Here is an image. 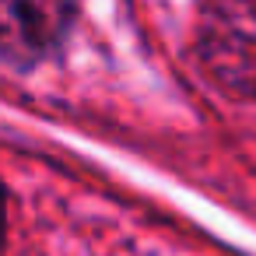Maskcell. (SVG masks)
I'll use <instances>...</instances> for the list:
<instances>
[{
    "label": "cell",
    "mask_w": 256,
    "mask_h": 256,
    "mask_svg": "<svg viewBox=\"0 0 256 256\" xmlns=\"http://www.w3.org/2000/svg\"><path fill=\"white\" fill-rule=\"evenodd\" d=\"M196 56L221 92L256 102V0H207L196 25Z\"/></svg>",
    "instance_id": "1"
},
{
    "label": "cell",
    "mask_w": 256,
    "mask_h": 256,
    "mask_svg": "<svg viewBox=\"0 0 256 256\" xmlns=\"http://www.w3.org/2000/svg\"><path fill=\"white\" fill-rule=\"evenodd\" d=\"M74 0H0V60L36 64L67 32Z\"/></svg>",
    "instance_id": "2"
},
{
    "label": "cell",
    "mask_w": 256,
    "mask_h": 256,
    "mask_svg": "<svg viewBox=\"0 0 256 256\" xmlns=\"http://www.w3.org/2000/svg\"><path fill=\"white\" fill-rule=\"evenodd\" d=\"M0 224H4V204H0Z\"/></svg>",
    "instance_id": "3"
}]
</instances>
